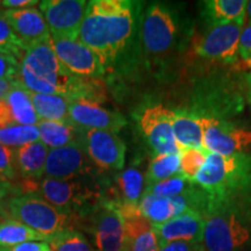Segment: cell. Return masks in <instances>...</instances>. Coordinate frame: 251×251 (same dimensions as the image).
Masks as SVG:
<instances>
[{
	"mask_svg": "<svg viewBox=\"0 0 251 251\" xmlns=\"http://www.w3.org/2000/svg\"><path fill=\"white\" fill-rule=\"evenodd\" d=\"M140 4L129 0H92L78 40L98 56L106 71L114 67L134 39Z\"/></svg>",
	"mask_w": 251,
	"mask_h": 251,
	"instance_id": "1",
	"label": "cell"
},
{
	"mask_svg": "<svg viewBox=\"0 0 251 251\" xmlns=\"http://www.w3.org/2000/svg\"><path fill=\"white\" fill-rule=\"evenodd\" d=\"M194 183L207 196L205 214L228 211L251 222V150L229 156L208 153Z\"/></svg>",
	"mask_w": 251,
	"mask_h": 251,
	"instance_id": "2",
	"label": "cell"
},
{
	"mask_svg": "<svg viewBox=\"0 0 251 251\" xmlns=\"http://www.w3.org/2000/svg\"><path fill=\"white\" fill-rule=\"evenodd\" d=\"M140 33L144 54L157 67H169L192 42L194 23L184 5L153 2L141 17Z\"/></svg>",
	"mask_w": 251,
	"mask_h": 251,
	"instance_id": "3",
	"label": "cell"
},
{
	"mask_svg": "<svg viewBox=\"0 0 251 251\" xmlns=\"http://www.w3.org/2000/svg\"><path fill=\"white\" fill-rule=\"evenodd\" d=\"M75 75L61 64L52 48L51 37L29 46L20 61L21 84L28 91L57 94L67 98Z\"/></svg>",
	"mask_w": 251,
	"mask_h": 251,
	"instance_id": "4",
	"label": "cell"
},
{
	"mask_svg": "<svg viewBox=\"0 0 251 251\" xmlns=\"http://www.w3.org/2000/svg\"><path fill=\"white\" fill-rule=\"evenodd\" d=\"M7 214L9 218L23 222L47 236H52L59 231L72 228L75 222L71 216L58 211L37 193L9 198Z\"/></svg>",
	"mask_w": 251,
	"mask_h": 251,
	"instance_id": "5",
	"label": "cell"
},
{
	"mask_svg": "<svg viewBox=\"0 0 251 251\" xmlns=\"http://www.w3.org/2000/svg\"><path fill=\"white\" fill-rule=\"evenodd\" d=\"M75 222L89 231L93 237V247L97 251H125L124 219L114 202L103 198L98 205Z\"/></svg>",
	"mask_w": 251,
	"mask_h": 251,
	"instance_id": "6",
	"label": "cell"
},
{
	"mask_svg": "<svg viewBox=\"0 0 251 251\" xmlns=\"http://www.w3.org/2000/svg\"><path fill=\"white\" fill-rule=\"evenodd\" d=\"M202 243L206 251H243L251 240V222L228 211L203 215Z\"/></svg>",
	"mask_w": 251,
	"mask_h": 251,
	"instance_id": "7",
	"label": "cell"
},
{
	"mask_svg": "<svg viewBox=\"0 0 251 251\" xmlns=\"http://www.w3.org/2000/svg\"><path fill=\"white\" fill-rule=\"evenodd\" d=\"M246 19L221 26L207 27L194 39L192 51L202 61L219 65H234L238 63V43Z\"/></svg>",
	"mask_w": 251,
	"mask_h": 251,
	"instance_id": "8",
	"label": "cell"
},
{
	"mask_svg": "<svg viewBox=\"0 0 251 251\" xmlns=\"http://www.w3.org/2000/svg\"><path fill=\"white\" fill-rule=\"evenodd\" d=\"M202 149L208 153L229 156L251 150V129L224 118L200 117Z\"/></svg>",
	"mask_w": 251,
	"mask_h": 251,
	"instance_id": "9",
	"label": "cell"
},
{
	"mask_svg": "<svg viewBox=\"0 0 251 251\" xmlns=\"http://www.w3.org/2000/svg\"><path fill=\"white\" fill-rule=\"evenodd\" d=\"M89 1L85 0H46L40 11L48 25L51 39L78 40Z\"/></svg>",
	"mask_w": 251,
	"mask_h": 251,
	"instance_id": "10",
	"label": "cell"
},
{
	"mask_svg": "<svg viewBox=\"0 0 251 251\" xmlns=\"http://www.w3.org/2000/svg\"><path fill=\"white\" fill-rule=\"evenodd\" d=\"M170 113L169 107L155 103L144 108L140 114V128L155 155H174L181 150L175 139Z\"/></svg>",
	"mask_w": 251,
	"mask_h": 251,
	"instance_id": "11",
	"label": "cell"
},
{
	"mask_svg": "<svg viewBox=\"0 0 251 251\" xmlns=\"http://www.w3.org/2000/svg\"><path fill=\"white\" fill-rule=\"evenodd\" d=\"M84 148L90 161L105 171H121L125 166L126 144L111 130L84 131Z\"/></svg>",
	"mask_w": 251,
	"mask_h": 251,
	"instance_id": "12",
	"label": "cell"
},
{
	"mask_svg": "<svg viewBox=\"0 0 251 251\" xmlns=\"http://www.w3.org/2000/svg\"><path fill=\"white\" fill-rule=\"evenodd\" d=\"M51 43L58 61L70 74L99 79L106 74L98 56L79 40L51 39Z\"/></svg>",
	"mask_w": 251,
	"mask_h": 251,
	"instance_id": "13",
	"label": "cell"
},
{
	"mask_svg": "<svg viewBox=\"0 0 251 251\" xmlns=\"http://www.w3.org/2000/svg\"><path fill=\"white\" fill-rule=\"evenodd\" d=\"M83 143H75L50 149L46 163V178L70 180L81 178L92 170V165Z\"/></svg>",
	"mask_w": 251,
	"mask_h": 251,
	"instance_id": "14",
	"label": "cell"
},
{
	"mask_svg": "<svg viewBox=\"0 0 251 251\" xmlns=\"http://www.w3.org/2000/svg\"><path fill=\"white\" fill-rule=\"evenodd\" d=\"M69 121L81 129L120 131L127 120L120 113L109 111L99 103L89 101H70Z\"/></svg>",
	"mask_w": 251,
	"mask_h": 251,
	"instance_id": "15",
	"label": "cell"
},
{
	"mask_svg": "<svg viewBox=\"0 0 251 251\" xmlns=\"http://www.w3.org/2000/svg\"><path fill=\"white\" fill-rule=\"evenodd\" d=\"M125 224L126 250L159 251V242L152 225L141 214L139 206H118Z\"/></svg>",
	"mask_w": 251,
	"mask_h": 251,
	"instance_id": "16",
	"label": "cell"
},
{
	"mask_svg": "<svg viewBox=\"0 0 251 251\" xmlns=\"http://www.w3.org/2000/svg\"><path fill=\"white\" fill-rule=\"evenodd\" d=\"M4 15L12 30L27 47L50 39L46 19L36 7L5 9Z\"/></svg>",
	"mask_w": 251,
	"mask_h": 251,
	"instance_id": "17",
	"label": "cell"
},
{
	"mask_svg": "<svg viewBox=\"0 0 251 251\" xmlns=\"http://www.w3.org/2000/svg\"><path fill=\"white\" fill-rule=\"evenodd\" d=\"M152 227L159 244L174 242V241L202 242L205 220L199 213L187 212Z\"/></svg>",
	"mask_w": 251,
	"mask_h": 251,
	"instance_id": "18",
	"label": "cell"
},
{
	"mask_svg": "<svg viewBox=\"0 0 251 251\" xmlns=\"http://www.w3.org/2000/svg\"><path fill=\"white\" fill-rule=\"evenodd\" d=\"M175 139L181 149H202L201 119L185 108H170Z\"/></svg>",
	"mask_w": 251,
	"mask_h": 251,
	"instance_id": "19",
	"label": "cell"
},
{
	"mask_svg": "<svg viewBox=\"0 0 251 251\" xmlns=\"http://www.w3.org/2000/svg\"><path fill=\"white\" fill-rule=\"evenodd\" d=\"M246 0H206L200 2V14L206 27L221 26L246 19Z\"/></svg>",
	"mask_w": 251,
	"mask_h": 251,
	"instance_id": "20",
	"label": "cell"
},
{
	"mask_svg": "<svg viewBox=\"0 0 251 251\" xmlns=\"http://www.w3.org/2000/svg\"><path fill=\"white\" fill-rule=\"evenodd\" d=\"M146 187V175L139 168H130L121 170L115 178V188L109 201L117 206L130 205L139 206V201Z\"/></svg>",
	"mask_w": 251,
	"mask_h": 251,
	"instance_id": "21",
	"label": "cell"
},
{
	"mask_svg": "<svg viewBox=\"0 0 251 251\" xmlns=\"http://www.w3.org/2000/svg\"><path fill=\"white\" fill-rule=\"evenodd\" d=\"M40 141L49 149H57L75 143L84 142V129L70 121H46L37 124Z\"/></svg>",
	"mask_w": 251,
	"mask_h": 251,
	"instance_id": "22",
	"label": "cell"
},
{
	"mask_svg": "<svg viewBox=\"0 0 251 251\" xmlns=\"http://www.w3.org/2000/svg\"><path fill=\"white\" fill-rule=\"evenodd\" d=\"M49 150L41 141L15 149V165L18 166L21 176L28 180L39 179L45 176Z\"/></svg>",
	"mask_w": 251,
	"mask_h": 251,
	"instance_id": "23",
	"label": "cell"
},
{
	"mask_svg": "<svg viewBox=\"0 0 251 251\" xmlns=\"http://www.w3.org/2000/svg\"><path fill=\"white\" fill-rule=\"evenodd\" d=\"M4 99L9 106L15 125L37 126L39 124L40 119L34 109L30 91L21 84L20 79L15 81L13 87Z\"/></svg>",
	"mask_w": 251,
	"mask_h": 251,
	"instance_id": "24",
	"label": "cell"
},
{
	"mask_svg": "<svg viewBox=\"0 0 251 251\" xmlns=\"http://www.w3.org/2000/svg\"><path fill=\"white\" fill-rule=\"evenodd\" d=\"M50 236L43 235L19 222L7 218L0 222V248H12L26 242H48Z\"/></svg>",
	"mask_w": 251,
	"mask_h": 251,
	"instance_id": "25",
	"label": "cell"
},
{
	"mask_svg": "<svg viewBox=\"0 0 251 251\" xmlns=\"http://www.w3.org/2000/svg\"><path fill=\"white\" fill-rule=\"evenodd\" d=\"M34 109L40 120L68 121L70 100L57 94L30 92Z\"/></svg>",
	"mask_w": 251,
	"mask_h": 251,
	"instance_id": "26",
	"label": "cell"
},
{
	"mask_svg": "<svg viewBox=\"0 0 251 251\" xmlns=\"http://www.w3.org/2000/svg\"><path fill=\"white\" fill-rule=\"evenodd\" d=\"M180 175L179 153L155 155L150 161L146 172V186L159 183Z\"/></svg>",
	"mask_w": 251,
	"mask_h": 251,
	"instance_id": "27",
	"label": "cell"
},
{
	"mask_svg": "<svg viewBox=\"0 0 251 251\" xmlns=\"http://www.w3.org/2000/svg\"><path fill=\"white\" fill-rule=\"evenodd\" d=\"M51 251H97L93 244L80 231L70 228L50 236Z\"/></svg>",
	"mask_w": 251,
	"mask_h": 251,
	"instance_id": "28",
	"label": "cell"
},
{
	"mask_svg": "<svg viewBox=\"0 0 251 251\" xmlns=\"http://www.w3.org/2000/svg\"><path fill=\"white\" fill-rule=\"evenodd\" d=\"M37 141H40V133L36 126L15 125L0 128V144L8 148L18 149Z\"/></svg>",
	"mask_w": 251,
	"mask_h": 251,
	"instance_id": "29",
	"label": "cell"
},
{
	"mask_svg": "<svg viewBox=\"0 0 251 251\" xmlns=\"http://www.w3.org/2000/svg\"><path fill=\"white\" fill-rule=\"evenodd\" d=\"M26 50L27 47L15 35L7 20H6L4 11H0V54L11 56V57H14L20 62Z\"/></svg>",
	"mask_w": 251,
	"mask_h": 251,
	"instance_id": "30",
	"label": "cell"
},
{
	"mask_svg": "<svg viewBox=\"0 0 251 251\" xmlns=\"http://www.w3.org/2000/svg\"><path fill=\"white\" fill-rule=\"evenodd\" d=\"M194 186V181H190L184 178L181 175L175 176L159 183L148 185L144 187V192L151 196L162 197V198H174L180 196Z\"/></svg>",
	"mask_w": 251,
	"mask_h": 251,
	"instance_id": "31",
	"label": "cell"
},
{
	"mask_svg": "<svg viewBox=\"0 0 251 251\" xmlns=\"http://www.w3.org/2000/svg\"><path fill=\"white\" fill-rule=\"evenodd\" d=\"M208 152L203 149L184 148L179 152L180 175L190 181L196 180L202 166L207 161Z\"/></svg>",
	"mask_w": 251,
	"mask_h": 251,
	"instance_id": "32",
	"label": "cell"
},
{
	"mask_svg": "<svg viewBox=\"0 0 251 251\" xmlns=\"http://www.w3.org/2000/svg\"><path fill=\"white\" fill-rule=\"evenodd\" d=\"M238 63L244 69H251V23L244 25L238 43Z\"/></svg>",
	"mask_w": 251,
	"mask_h": 251,
	"instance_id": "33",
	"label": "cell"
},
{
	"mask_svg": "<svg viewBox=\"0 0 251 251\" xmlns=\"http://www.w3.org/2000/svg\"><path fill=\"white\" fill-rule=\"evenodd\" d=\"M20 78V62L11 56L0 54V80H17Z\"/></svg>",
	"mask_w": 251,
	"mask_h": 251,
	"instance_id": "34",
	"label": "cell"
},
{
	"mask_svg": "<svg viewBox=\"0 0 251 251\" xmlns=\"http://www.w3.org/2000/svg\"><path fill=\"white\" fill-rule=\"evenodd\" d=\"M0 172L8 180H14L15 178V157L14 150L8 147L0 144Z\"/></svg>",
	"mask_w": 251,
	"mask_h": 251,
	"instance_id": "35",
	"label": "cell"
},
{
	"mask_svg": "<svg viewBox=\"0 0 251 251\" xmlns=\"http://www.w3.org/2000/svg\"><path fill=\"white\" fill-rule=\"evenodd\" d=\"M159 251H206L202 242L197 241H174L159 244Z\"/></svg>",
	"mask_w": 251,
	"mask_h": 251,
	"instance_id": "36",
	"label": "cell"
},
{
	"mask_svg": "<svg viewBox=\"0 0 251 251\" xmlns=\"http://www.w3.org/2000/svg\"><path fill=\"white\" fill-rule=\"evenodd\" d=\"M6 251H51V248L48 242H26L7 248Z\"/></svg>",
	"mask_w": 251,
	"mask_h": 251,
	"instance_id": "37",
	"label": "cell"
},
{
	"mask_svg": "<svg viewBox=\"0 0 251 251\" xmlns=\"http://www.w3.org/2000/svg\"><path fill=\"white\" fill-rule=\"evenodd\" d=\"M11 126H15L13 115L6 100L0 99V128L11 127Z\"/></svg>",
	"mask_w": 251,
	"mask_h": 251,
	"instance_id": "38",
	"label": "cell"
},
{
	"mask_svg": "<svg viewBox=\"0 0 251 251\" xmlns=\"http://www.w3.org/2000/svg\"><path fill=\"white\" fill-rule=\"evenodd\" d=\"M18 188L14 186L11 180H8L4 175L0 172V200L5 199L11 194H15L18 196Z\"/></svg>",
	"mask_w": 251,
	"mask_h": 251,
	"instance_id": "39",
	"label": "cell"
},
{
	"mask_svg": "<svg viewBox=\"0 0 251 251\" xmlns=\"http://www.w3.org/2000/svg\"><path fill=\"white\" fill-rule=\"evenodd\" d=\"M40 4L37 0H4L1 1V6L8 9H20L34 7V6Z\"/></svg>",
	"mask_w": 251,
	"mask_h": 251,
	"instance_id": "40",
	"label": "cell"
},
{
	"mask_svg": "<svg viewBox=\"0 0 251 251\" xmlns=\"http://www.w3.org/2000/svg\"><path fill=\"white\" fill-rule=\"evenodd\" d=\"M17 80H8V79L0 80V99H4L5 97L7 96V93L11 91V89L13 87L14 83Z\"/></svg>",
	"mask_w": 251,
	"mask_h": 251,
	"instance_id": "41",
	"label": "cell"
},
{
	"mask_svg": "<svg viewBox=\"0 0 251 251\" xmlns=\"http://www.w3.org/2000/svg\"><path fill=\"white\" fill-rule=\"evenodd\" d=\"M246 87H247V98L251 105V71L246 75Z\"/></svg>",
	"mask_w": 251,
	"mask_h": 251,
	"instance_id": "42",
	"label": "cell"
},
{
	"mask_svg": "<svg viewBox=\"0 0 251 251\" xmlns=\"http://www.w3.org/2000/svg\"><path fill=\"white\" fill-rule=\"evenodd\" d=\"M246 17L248 18V23H251V0H250V1L247 2Z\"/></svg>",
	"mask_w": 251,
	"mask_h": 251,
	"instance_id": "43",
	"label": "cell"
},
{
	"mask_svg": "<svg viewBox=\"0 0 251 251\" xmlns=\"http://www.w3.org/2000/svg\"><path fill=\"white\" fill-rule=\"evenodd\" d=\"M8 218V214H7V211H5V208L2 207L1 203H0V222L2 221V220L7 219Z\"/></svg>",
	"mask_w": 251,
	"mask_h": 251,
	"instance_id": "44",
	"label": "cell"
},
{
	"mask_svg": "<svg viewBox=\"0 0 251 251\" xmlns=\"http://www.w3.org/2000/svg\"><path fill=\"white\" fill-rule=\"evenodd\" d=\"M0 251H6L5 248H0Z\"/></svg>",
	"mask_w": 251,
	"mask_h": 251,
	"instance_id": "45",
	"label": "cell"
},
{
	"mask_svg": "<svg viewBox=\"0 0 251 251\" xmlns=\"http://www.w3.org/2000/svg\"><path fill=\"white\" fill-rule=\"evenodd\" d=\"M125 251H127V250H126V249H125Z\"/></svg>",
	"mask_w": 251,
	"mask_h": 251,
	"instance_id": "46",
	"label": "cell"
}]
</instances>
